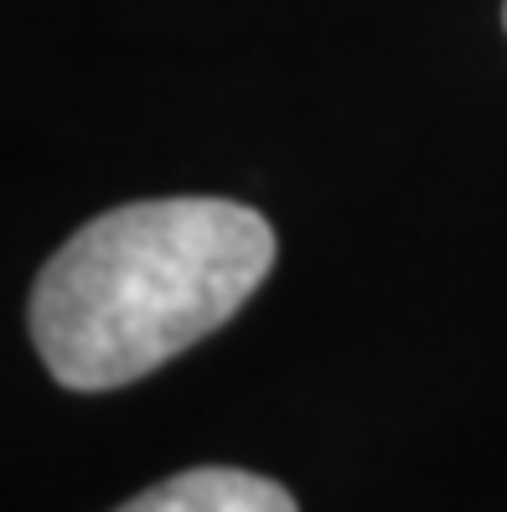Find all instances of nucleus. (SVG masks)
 Wrapping results in <instances>:
<instances>
[{"mask_svg":"<svg viewBox=\"0 0 507 512\" xmlns=\"http://www.w3.org/2000/svg\"><path fill=\"white\" fill-rule=\"evenodd\" d=\"M270 269L275 228L244 202H125L42 264L26 321L57 383L104 394L213 337Z\"/></svg>","mask_w":507,"mask_h":512,"instance_id":"1","label":"nucleus"},{"mask_svg":"<svg viewBox=\"0 0 507 512\" xmlns=\"http://www.w3.org/2000/svg\"><path fill=\"white\" fill-rule=\"evenodd\" d=\"M114 512H301V507L270 476H254L238 466H197L145 487Z\"/></svg>","mask_w":507,"mask_h":512,"instance_id":"2","label":"nucleus"},{"mask_svg":"<svg viewBox=\"0 0 507 512\" xmlns=\"http://www.w3.org/2000/svg\"><path fill=\"white\" fill-rule=\"evenodd\" d=\"M502 21H507V6H502Z\"/></svg>","mask_w":507,"mask_h":512,"instance_id":"3","label":"nucleus"}]
</instances>
